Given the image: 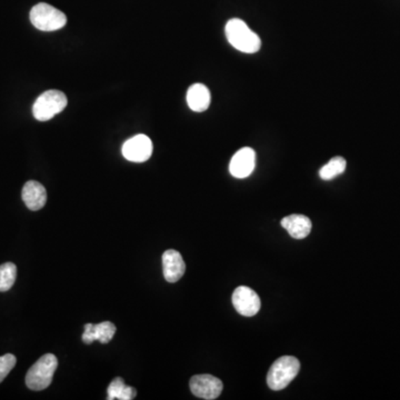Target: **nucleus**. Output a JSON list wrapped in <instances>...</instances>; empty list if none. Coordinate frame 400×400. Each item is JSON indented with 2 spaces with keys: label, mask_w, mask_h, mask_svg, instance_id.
<instances>
[{
  "label": "nucleus",
  "mask_w": 400,
  "mask_h": 400,
  "mask_svg": "<svg viewBox=\"0 0 400 400\" xmlns=\"http://www.w3.org/2000/svg\"><path fill=\"white\" fill-rule=\"evenodd\" d=\"M226 37L234 48L245 54L259 52L262 41L259 36L247 26L246 22L238 18L230 20L226 24Z\"/></svg>",
  "instance_id": "1"
},
{
  "label": "nucleus",
  "mask_w": 400,
  "mask_h": 400,
  "mask_svg": "<svg viewBox=\"0 0 400 400\" xmlns=\"http://www.w3.org/2000/svg\"><path fill=\"white\" fill-rule=\"evenodd\" d=\"M58 367L57 357L52 354L43 355L30 367L26 375V385L31 390H46L52 384L54 373Z\"/></svg>",
  "instance_id": "2"
},
{
  "label": "nucleus",
  "mask_w": 400,
  "mask_h": 400,
  "mask_svg": "<svg viewBox=\"0 0 400 400\" xmlns=\"http://www.w3.org/2000/svg\"><path fill=\"white\" fill-rule=\"evenodd\" d=\"M299 360L292 356H283L271 365L267 373V384L273 390L286 388L299 373Z\"/></svg>",
  "instance_id": "3"
},
{
  "label": "nucleus",
  "mask_w": 400,
  "mask_h": 400,
  "mask_svg": "<svg viewBox=\"0 0 400 400\" xmlns=\"http://www.w3.org/2000/svg\"><path fill=\"white\" fill-rule=\"evenodd\" d=\"M65 94L59 90H47L37 98L33 106V115L39 122H47L62 113L67 106Z\"/></svg>",
  "instance_id": "4"
},
{
  "label": "nucleus",
  "mask_w": 400,
  "mask_h": 400,
  "mask_svg": "<svg viewBox=\"0 0 400 400\" xmlns=\"http://www.w3.org/2000/svg\"><path fill=\"white\" fill-rule=\"evenodd\" d=\"M30 22L37 29L43 31H55L62 29L67 22V17L48 3H41L30 10Z\"/></svg>",
  "instance_id": "5"
},
{
  "label": "nucleus",
  "mask_w": 400,
  "mask_h": 400,
  "mask_svg": "<svg viewBox=\"0 0 400 400\" xmlns=\"http://www.w3.org/2000/svg\"><path fill=\"white\" fill-rule=\"evenodd\" d=\"M190 386L196 397L206 400L216 399L224 390L222 381L211 375H196L190 379Z\"/></svg>",
  "instance_id": "6"
},
{
  "label": "nucleus",
  "mask_w": 400,
  "mask_h": 400,
  "mask_svg": "<svg viewBox=\"0 0 400 400\" xmlns=\"http://www.w3.org/2000/svg\"><path fill=\"white\" fill-rule=\"evenodd\" d=\"M233 303L236 310L241 316L252 317L260 310L259 296L249 287L241 286L236 288L233 294Z\"/></svg>",
  "instance_id": "7"
},
{
  "label": "nucleus",
  "mask_w": 400,
  "mask_h": 400,
  "mask_svg": "<svg viewBox=\"0 0 400 400\" xmlns=\"http://www.w3.org/2000/svg\"><path fill=\"white\" fill-rule=\"evenodd\" d=\"M122 155L129 162H147L152 157V141L146 135L135 136L124 143Z\"/></svg>",
  "instance_id": "8"
},
{
  "label": "nucleus",
  "mask_w": 400,
  "mask_h": 400,
  "mask_svg": "<svg viewBox=\"0 0 400 400\" xmlns=\"http://www.w3.org/2000/svg\"><path fill=\"white\" fill-rule=\"evenodd\" d=\"M256 166V152L254 149L245 147L234 155L230 160L229 171L235 178H247L252 175Z\"/></svg>",
  "instance_id": "9"
},
{
  "label": "nucleus",
  "mask_w": 400,
  "mask_h": 400,
  "mask_svg": "<svg viewBox=\"0 0 400 400\" xmlns=\"http://www.w3.org/2000/svg\"><path fill=\"white\" fill-rule=\"evenodd\" d=\"M162 271L168 283H177L186 271V264L177 250L169 249L162 255Z\"/></svg>",
  "instance_id": "10"
},
{
  "label": "nucleus",
  "mask_w": 400,
  "mask_h": 400,
  "mask_svg": "<svg viewBox=\"0 0 400 400\" xmlns=\"http://www.w3.org/2000/svg\"><path fill=\"white\" fill-rule=\"evenodd\" d=\"M22 197L28 209L37 211L46 205L47 192L38 181L29 180L22 188Z\"/></svg>",
  "instance_id": "11"
},
{
  "label": "nucleus",
  "mask_w": 400,
  "mask_h": 400,
  "mask_svg": "<svg viewBox=\"0 0 400 400\" xmlns=\"http://www.w3.org/2000/svg\"><path fill=\"white\" fill-rule=\"evenodd\" d=\"M116 334V326L110 322H100V324H85V333L83 335V341L87 345L95 341L101 343H108Z\"/></svg>",
  "instance_id": "12"
},
{
  "label": "nucleus",
  "mask_w": 400,
  "mask_h": 400,
  "mask_svg": "<svg viewBox=\"0 0 400 400\" xmlns=\"http://www.w3.org/2000/svg\"><path fill=\"white\" fill-rule=\"evenodd\" d=\"M281 226L290 233L292 238L303 239L310 234L313 224L303 215H290L281 220Z\"/></svg>",
  "instance_id": "13"
},
{
  "label": "nucleus",
  "mask_w": 400,
  "mask_h": 400,
  "mask_svg": "<svg viewBox=\"0 0 400 400\" xmlns=\"http://www.w3.org/2000/svg\"><path fill=\"white\" fill-rule=\"evenodd\" d=\"M210 92L203 84H194L187 92V103L192 110L203 113L210 105Z\"/></svg>",
  "instance_id": "14"
},
{
  "label": "nucleus",
  "mask_w": 400,
  "mask_h": 400,
  "mask_svg": "<svg viewBox=\"0 0 400 400\" xmlns=\"http://www.w3.org/2000/svg\"><path fill=\"white\" fill-rule=\"evenodd\" d=\"M107 394H108L107 396L108 400H131L135 399L137 392L133 387L126 386L120 377H117L109 385Z\"/></svg>",
  "instance_id": "15"
},
{
  "label": "nucleus",
  "mask_w": 400,
  "mask_h": 400,
  "mask_svg": "<svg viewBox=\"0 0 400 400\" xmlns=\"http://www.w3.org/2000/svg\"><path fill=\"white\" fill-rule=\"evenodd\" d=\"M347 162L345 158L334 157L324 166L320 171V176L322 180H331L339 176L343 171H346Z\"/></svg>",
  "instance_id": "16"
},
{
  "label": "nucleus",
  "mask_w": 400,
  "mask_h": 400,
  "mask_svg": "<svg viewBox=\"0 0 400 400\" xmlns=\"http://www.w3.org/2000/svg\"><path fill=\"white\" fill-rule=\"evenodd\" d=\"M17 277V267L13 262H5L0 266V292H8L14 286Z\"/></svg>",
  "instance_id": "17"
},
{
  "label": "nucleus",
  "mask_w": 400,
  "mask_h": 400,
  "mask_svg": "<svg viewBox=\"0 0 400 400\" xmlns=\"http://www.w3.org/2000/svg\"><path fill=\"white\" fill-rule=\"evenodd\" d=\"M16 362L17 358L13 354L3 355L0 357V383L14 369Z\"/></svg>",
  "instance_id": "18"
}]
</instances>
